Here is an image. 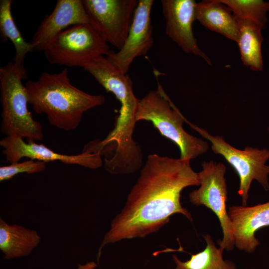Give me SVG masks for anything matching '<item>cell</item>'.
<instances>
[{
	"mask_svg": "<svg viewBox=\"0 0 269 269\" xmlns=\"http://www.w3.org/2000/svg\"><path fill=\"white\" fill-rule=\"evenodd\" d=\"M97 264L94 261L88 262L84 264H78L76 269H95Z\"/></svg>",
	"mask_w": 269,
	"mask_h": 269,
	"instance_id": "21",
	"label": "cell"
},
{
	"mask_svg": "<svg viewBox=\"0 0 269 269\" xmlns=\"http://www.w3.org/2000/svg\"><path fill=\"white\" fill-rule=\"evenodd\" d=\"M25 87L34 111L45 114L51 125L66 131L76 129L86 112L105 102L104 96L88 94L73 85L67 68L58 73H42Z\"/></svg>",
	"mask_w": 269,
	"mask_h": 269,
	"instance_id": "2",
	"label": "cell"
},
{
	"mask_svg": "<svg viewBox=\"0 0 269 269\" xmlns=\"http://www.w3.org/2000/svg\"><path fill=\"white\" fill-rule=\"evenodd\" d=\"M90 24L108 43L120 49L131 26L138 0H83Z\"/></svg>",
	"mask_w": 269,
	"mask_h": 269,
	"instance_id": "8",
	"label": "cell"
},
{
	"mask_svg": "<svg viewBox=\"0 0 269 269\" xmlns=\"http://www.w3.org/2000/svg\"><path fill=\"white\" fill-rule=\"evenodd\" d=\"M46 168L45 162L37 160L29 159L21 162L10 163L9 165L0 167V181L8 180L20 173L41 172Z\"/></svg>",
	"mask_w": 269,
	"mask_h": 269,
	"instance_id": "20",
	"label": "cell"
},
{
	"mask_svg": "<svg viewBox=\"0 0 269 269\" xmlns=\"http://www.w3.org/2000/svg\"><path fill=\"white\" fill-rule=\"evenodd\" d=\"M110 51L108 43L91 24L72 26L59 33L45 47L50 64L83 68Z\"/></svg>",
	"mask_w": 269,
	"mask_h": 269,
	"instance_id": "6",
	"label": "cell"
},
{
	"mask_svg": "<svg viewBox=\"0 0 269 269\" xmlns=\"http://www.w3.org/2000/svg\"><path fill=\"white\" fill-rule=\"evenodd\" d=\"M206 246L202 251L191 254L189 260L183 262L173 255L175 264L174 269H237L235 264L228 260H224V249L217 248L209 235H203Z\"/></svg>",
	"mask_w": 269,
	"mask_h": 269,
	"instance_id": "17",
	"label": "cell"
},
{
	"mask_svg": "<svg viewBox=\"0 0 269 269\" xmlns=\"http://www.w3.org/2000/svg\"><path fill=\"white\" fill-rule=\"evenodd\" d=\"M196 20L205 28L237 42L239 19L229 7L219 0H204L197 2Z\"/></svg>",
	"mask_w": 269,
	"mask_h": 269,
	"instance_id": "14",
	"label": "cell"
},
{
	"mask_svg": "<svg viewBox=\"0 0 269 269\" xmlns=\"http://www.w3.org/2000/svg\"></svg>",
	"mask_w": 269,
	"mask_h": 269,
	"instance_id": "24",
	"label": "cell"
},
{
	"mask_svg": "<svg viewBox=\"0 0 269 269\" xmlns=\"http://www.w3.org/2000/svg\"><path fill=\"white\" fill-rule=\"evenodd\" d=\"M11 0H0V31L1 38L4 41L7 38L13 43L15 55L13 62L24 65L26 55L34 50L30 42L26 41L19 31L11 14Z\"/></svg>",
	"mask_w": 269,
	"mask_h": 269,
	"instance_id": "18",
	"label": "cell"
},
{
	"mask_svg": "<svg viewBox=\"0 0 269 269\" xmlns=\"http://www.w3.org/2000/svg\"><path fill=\"white\" fill-rule=\"evenodd\" d=\"M0 146L6 159L10 163H16L23 157L45 162L59 161L67 164L79 165L95 169L100 167L103 162L98 153L82 152L76 155L57 153L43 144L35 141L25 142L17 136H5L0 141Z\"/></svg>",
	"mask_w": 269,
	"mask_h": 269,
	"instance_id": "11",
	"label": "cell"
},
{
	"mask_svg": "<svg viewBox=\"0 0 269 269\" xmlns=\"http://www.w3.org/2000/svg\"><path fill=\"white\" fill-rule=\"evenodd\" d=\"M228 6L239 19L253 21L264 29L268 21L269 1L264 0H219Z\"/></svg>",
	"mask_w": 269,
	"mask_h": 269,
	"instance_id": "19",
	"label": "cell"
},
{
	"mask_svg": "<svg viewBox=\"0 0 269 269\" xmlns=\"http://www.w3.org/2000/svg\"><path fill=\"white\" fill-rule=\"evenodd\" d=\"M153 0H138L127 38L118 52L110 50L106 57L121 72L127 74L133 61L144 55L152 47L154 39L151 21Z\"/></svg>",
	"mask_w": 269,
	"mask_h": 269,
	"instance_id": "9",
	"label": "cell"
},
{
	"mask_svg": "<svg viewBox=\"0 0 269 269\" xmlns=\"http://www.w3.org/2000/svg\"><path fill=\"white\" fill-rule=\"evenodd\" d=\"M166 34L185 53L202 58L212 65L210 58L199 48L193 32L197 2L194 0H162Z\"/></svg>",
	"mask_w": 269,
	"mask_h": 269,
	"instance_id": "10",
	"label": "cell"
},
{
	"mask_svg": "<svg viewBox=\"0 0 269 269\" xmlns=\"http://www.w3.org/2000/svg\"><path fill=\"white\" fill-rule=\"evenodd\" d=\"M198 172L199 188L190 193V202L196 206L204 205L217 216L223 233L222 240L218 241L220 247L227 251L233 250L234 240L232 225L226 209L228 190L224 163L212 160L202 163Z\"/></svg>",
	"mask_w": 269,
	"mask_h": 269,
	"instance_id": "7",
	"label": "cell"
},
{
	"mask_svg": "<svg viewBox=\"0 0 269 269\" xmlns=\"http://www.w3.org/2000/svg\"><path fill=\"white\" fill-rule=\"evenodd\" d=\"M157 89L139 100L136 121L151 122L161 134L176 144L182 159H194L206 153L207 141L187 133L183 125L186 118L175 106L157 81Z\"/></svg>",
	"mask_w": 269,
	"mask_h": 269,
	"instance_id": "4",
	"label": "cell"
},
{
	"mask_svg": "<svg viewBox=\"0 0 269 269\" xmlns=\"http://www.w3.org/2000/svg\"><path fill=\"white\" fill-rule=\"evenodd\" d=\"M239 19V35L237 44L243 64L254 71H261L264 67L262 45L263 27L250 20Z\"/></svg>",
	"mask_w": 269,
	"mask_h": 269,
	"instance_id": "16",
	"label": "cell"
},
{
	"mask_svg": "<svg viewBox=\"0 0 269 269\" xmlns=\"http://www.w3.org/2000/svg\"></svg>",
	"mask_w": 269,
	"mask_h": 269,
	"instance_id": "23",
	"label": "cell"
},
{
	"mask_svg": "<svg viewBox=\"0 0 269 269\" xmlns=\"http://www.w3.org/2000/svg\"><path fill=\"white\" fill-rule=\"evenodd\" d=\"M26 78L24 65L13 61L0 68V131L6 136L26 138L27 141L41 140L42 127L27 108V94L22 83Z\"/></svg>",
	"mask_w": 269,
	"mask_h": 269,
	"instance_id": "3",
	"label": "cell"
},
{
	"mask_svg": "<svg viewBox=\"0 0 269 269\" xmlns=\"http://www.w3.org/2000/svg\"><path fill=\"white\" fill-rule=\"evenodd\" d=\"M90 24L83 0H58L52 12L45 16L30 41L34 50L43 51L69 26Z\"/></svg>",
	"mask_w": 269,
	"mask_h": 269,
	"instance_id": "12",
	"label": "cell"
},
{
	"mask_svg": "<svg viewBox=\"0 0 269 269\" xmlns=\"http://www.w3.org/2000/svg\"><path fill=\"white\" fill-rule=\"evenodd\" d=\"M190 162L157 154L148 155L125 205L104 236L98 250V263L106 246L144 238L158 231L175 214L193 221L191 213L180 202L184 188L200 185L198 173Z\"/></svg>",
	"mask_w": 269,
	"mask_h": 269,
	"instance_id": "1",
	"label": "cell"
},
{
	"mask_svg": "<svg viewBox=\"0 0 269 269\" xmlns=\"http://www.w3.org/2000/svg\"><path fill=\"white\" fill-rule=\"evenodd\" d=\"M41 238L35 230L9 224L0 218V250L3 259L10 260L29 256L38 247Z\"/></svg>",
	"mask_w": 269,
	"mask_h": 269,
	"instance_id": "15",
	"label": "cell"
},
{
	"mask_svg": "<svg viewBox=\"0 0 269 269\" xmlns=\"http://www.w3.org/2000/svg\"><path fill=\"white\" fill-rule=\"evenodd\" d=\"M185 122L211 143V149L222 155L238 175L240 184L238 193L242 198V206H246L249 191L252 181L256 180L265 191L269 190V149L246 146L244 149L234 147L227 142L223 137L213 135L205 130L189 122Z\"/></svg>",
	"mask_w": 269,
	"mask_h": 269,
	"instance_id": "5",
	"label": "cell"
},
{
	"mask_svg": "<svg viewBox=\"0 0 269 269\" xmlns=\"http://www.w3.org/2000/svg\"><path fill=\"white\" fill-rule=\"evenodd\" d=\"M267 130H268V133H269V125L267 127Z\"/></svg>",
	"mask_w": 269,
	"mask_h": 269,
	"instance_id": "22",
	"label": "cell"
},
{
	"mask_svg": "<svg viewBox=\"0 0 269 269\" xmlns=\"http://www.w3.org/2000/svg\"><path fill=\"white\" fill-rule=\"evenodd\" d=\"M228 214L233 229L234 245L241 251L254 252L260 245L256 233L269 226V201L256 206H232Z\"/></svg>",
	"mask_w": 269,
	"mask_h": 269,
	"instance_id": "13",
	"label": "cell"
}]
</instances>
